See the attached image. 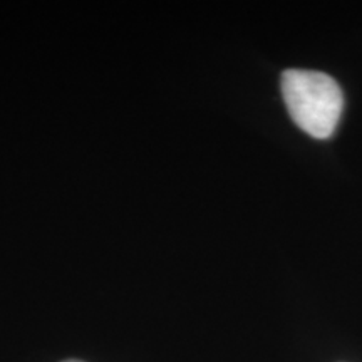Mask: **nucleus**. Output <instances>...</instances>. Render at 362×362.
Wrapping results in <instances>:
<instances>
[{"label":"nucleus","mask_w":362,"mask_h":362,"mask_svg":"<svg viewBox=\"0 0 362 362\" xmlns=\"http://www.w3.org/2000/svg\"><path fill=\"white\" fill-rule=\"evenodd\" d=\"M282 96L292 121L315 139L336 133L344 110V94L329 74L288 69L282 74Z\"/></svg>","instance_id":"obj_1"},{"label":"nucleus","mask_w":362,"mask_h":362,"mask_svg":"<svg viewBox=\"0 0 362 362\" xmlns=\"http://www.w3.org/2000/svg\"><path fill=\"white\" fill-rule=\"evenodd\" d=\"M64 362H81V361H64Z\"/></svg>","instance_id":"obj_2"}]
</instances>
